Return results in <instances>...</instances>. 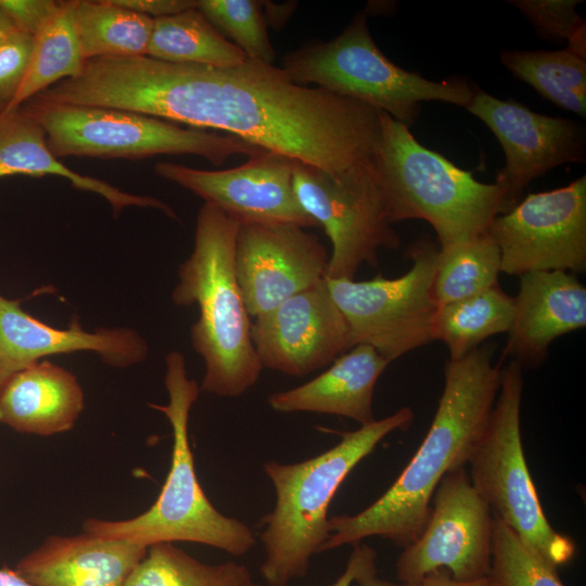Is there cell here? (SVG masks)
I'll return each instance as SVG.
<instances>
[{"instance_id":"21","label":"cell","mask_w":586,"mask_h":586,"mask_svg":"<svg viewBox=\"0 0 586 586\" xmlns=\"http://www.w3.org/2000/svg\"><path fill=\"white\" fill-rule=\"evenodd\" d=\"M388 365L372 346L357 344L313 380L272 393L268 404L278 412L333 415L366 425L375 420L374 388Z\"/></svg>"},{"instance_id":"25","label":"cell","mask_w":586,"mask_h":586,"mask_svg":"<svg viewBox=\"0 0 586 586\" xmlns=\"http://www.w3.org/2000/svg\"><path fill=\"white\" fill-rule=\"evenodd\" d=\"M514 314V297L496 284L440 306L434 318V340L446 344L449 359H458L488 337L508 333Z\"/></svg>"},{"instance_id":"24","label":"cell","mask_w":586,"mask_h":586,"mask_svg":"<svg viewBox=\"0 0 586 586\" xmlns=\"http://www.w3.org/2000/svg\"><path fill=\"white\" fill-rule=\"evenodd\" d=\"M146 55L170 63L231 67L249 58L198 9L153 20Z\"/></svg>"},{"instance_id":"29","label":"cell","mask_w":586,"mask_h":586,"mask_svg":"<svg viewBox=\"0 0 586 586\" xmlns=\"http://www.w3.org/2000/svg\"><path fill=\"white\" fill-rule=\"evenodd\" d=\"M249 569L234 561L204 563L174 543L148 547L126 586H250Z\"/></svg>"},{"instance_id":"4","label":"cell","mask_w":586,"mask_h":586,"mask_svg":"<svg viewBox=\"0 0 586 586\" xmlns=\"http://www.w3.org/2000/svg\"><path fill=\"white\" fill-rule=\"evenodd\" d=\"M413 418L412 409L403 407L341 433L336 445L313 458L295 463L265 462L276 496L260 533L265 558L259 570L268 586H286L306 575L313 556L330 536L328 511L341 484L386 435L407 430Z\"/></svg>"},{"instance_id":"19","label":"cell","mask_w":586,"mask_h":586,"mask_svg":"<svg viewBox=\"0 0 586 586\" xmlns=\"http://www.w3.org/2000/svg\"><path fill=\"white\" fill-rule=\"evenodd\" d=\"M514 305V319L502 356L522 368L539 366L556 339L586 326V289L568 271L520 276Z\"/></svg>"},{"instance_id":"3","label":"cell","mask_w":586,"mask_h":586,"mask_svg":"<svg viewBox=\"0 0 586 586\" xmlns=\"http://www.w3.org/2000/svg\"><path fill=\"white\" fill-rule=\"evenodd\" d=\"M239 227L237 219L204 203L196 216L193 251L179 266L171 293L175 304L199 307L191 342L205 365L200 388L226 398L244 394L263 370L235 272Z\"/></svg>"},{"instance_id":"6","label":"cell","mask_w":586,"mask_h":586,"mask_svg":"<svg viewBox=\"0 0 586 586\" xmlns=\"http://www.w3.org/2000/svg\"><path fill=\"white\" fill-rule=\"evenodd\" d=\"M375 166L392 224L423 219L446 249L487 232L502 214L495 183L477 181L440 153L423 146L402 122L380 111Z\"/></svg>"},{"instance_id":"28","label":"cell","mask_w":586,"mask_h":586,"mask_svg":"<svg viewBox=\"0 0 586 586\" xmlns=\"http://www.w3.org/2000/svg\"><path fill=\"white\" fill-rule=\"evenodd\" d=\"M504 66L540 95L582 117L586 115L585 58L565 50H505Z\"/></svg>"},{"instance_id":"17","label":"cell","mask_w":586,"mask_h":586,"mask_svg":"<svg viewBox=\"0 0 586 586\" xmlns=\"http://www.w3.org/2000/svg\"><path fill=\"white\" fill-rule=\"evenodd\" d=\"M330 255L318 238L291 224H240L235 272L251 317L267 313L326 277Z\"/></svg>"},{"instance_id":"15","label":"cell","mask_w":586,"mask_h":586,"mask_svg":"<svg viewBox=\"0 0 586 586\" xmlns=\"http://www.w3.org/2000/svg\"><path fill=\"white\" fill-rule=\"evenodd\" d=\"M291 157L265 151L244 164L224 170H203L161 162L155 173L191 191L243 222L318 227L301 206L293 187Z\"/></svg>"},{"instance_id":"30","label":"cell","mask_w":586,"mask_h":586,"mask_svg":"<svg viewBox=\"0 0 586 586\" xmlns=\"http://www.w3.org/2000/svg\"><path fill=\"white\" fill-rule=\"evenodd\" d=\"M500 252L486 232L469 241L441 249L433 278V295L440 306L462 300L498 284Z\"/></svg>"},{"instance_id":"8","label":"cell","mask_w":586,"mask_h":586,"mask_svg":"<svg viewBox=\"0 0 586 586\" xmlns=\"http://www.w3.org/2000/svg\"><path fill=\"white\" fill-rule=\"evenodd\" d=\"M46 132L55 157L141 160L193 154L220 166L233 155L266 150L227 133L186 128L151 115L99 106L50 103L31 98L20 106Z\"/></svg>"},{"instance_id":"2","label":"cell","mask_w":586,"mask_h":586,"mask_svg":"<svg viewBox=\"0 0 586 586\" xmlns=\"http://www.w3.org/2000/svg\"><path fill=\"white\" fill-rule=\"evenodd\" d=\"M493 344H482L447 361L437 409L418 450L374 502L356 514L329 518L330 536L320 552L372 536L406 548L420 536L438 483L467 468L488 424L502 368L493 362Z\"/></svg>"},{"instance_id":"14","label":"cell","mask_w":586,"mask_h":586,"mask_svg":"<svg viewBox=\"0 0 586 586\" xmlns=\"http://www.w3.org/2000/svg\"><path fill=\"white\" fill-rule=\"evenodd\" d=\"M466 109L493 131L504 150L506 164L496 178L502 214L520 202L535 178L562 164L585 162V128L576 120L535 113L476 85Z\"/></svg>"},{"instance_id":"13","label":"cell","mask_w":586,"mask_h":586,"mask_svg":"<svg viewBox=\"0 0 586 586\" xmlns=\"http://www.w3.org/2000/svg\"><path fill=\"white\" fill-rule=\"evenodd\" d=\"M493 519L467 469L447 473L433 494L423 531L396 561L397 578L415 583L442 569L460 582L489 576Z\"/></svg>"},{"instance_id":"36","label":"cell","mask_w":586,"mask_h":586,"mask_svg":"<svg viewBox=\"0 0 586 586\" xmlns=\"http://www.w3.org/2000/svg\"><path fill=\"white\" fill-rule=\"evenodd\" d=\"M63 1L0 0V9L14 29L35 37L60 11Z\"/></svg>"},{"instance_id":"26","label":"cell","mask_w":586,"mask_h":586,"mask_svg":"<svg viewBox=\"0 0 586 586\" xmlns=\"http://www.w3.org/2000/svg\"><path fill=\"white\" fill-rule=\"evenodd\" d=\"M75 24L85 60L146 55L153 18L115 0H76Z\"/></svg>"},{"instance_id":"5","label":"cell","mask_w":586,"mask_h":586,"mask_svg":"<svg viewBox=\"0 0 586 586\" xmlns=\"http://www.w3.org/2000/svg\"><path fill=\"white\" fill-rule=\"evenodd\" d=\"M164 382L168 403L150 404L167 418L173 435L170 467L157 498L148 510L130 519L89 518L82 523L84 532L145 547L157 543L190 542L235 557L243 556L255 545L253 530L243 521L216 509L195 472L189 419L201 388L195 380L188 377L181 353L167 354Z\"/></svg>"},{"instance_id":"34","label":"cell","mask_w":586,"mask_h":586,"mask_svg":"<svg viewBox=\"0 0 586 586\" xmlns=\"http://www.w3.org/2000/svg\"><path fill=\"white\" fill-rule=\"evenodd\" d=\"M34 37L14 30L0 39V114L16 97L28 69Z\"/></svg>"},{"instance_id":"31","label":"cell","mask_w":586,"mask_h":586,"mask_svg":"<svg viewBox=\"0 0 586 586\" xmlns=\"http://www.w3.org/2000/svg\"><path fill=\"white\" fill-rule=\"evenodd\" d=\"M489 576L496 586H564L558 569L523 544L496 517L493 519Z\"/></svg>"},{"instance_id":"22","label":"cell","mask_w":586,"mask_h":586,"mask_svg":"<svg viewBox=\"0 0 586 586\" xmlns=\"http://www.w3.org/2000/svg\"><path fill=\"white\" fill-rule=\"evenodd\" d=\"M84 408L78 379L48 360L18 371L0 391V423L18 433L51 436L67 432Z\"/></svg>"},{"instance_id":"32","label":"cell","mask_w":586,"mask_h":586,"mask_svg":"<svg viewBox=\"0 0 586 586\" xmlns=\"http://www.w3.org/2000/svg\"><path fill=\"white\" fill-rule=\"evenodd\" d=\"M260 8V2L253 0H200L198 4L203 15L249 59L272 64L275 51Z\"/></svg>"},{"instance_id":"39","label":"cell","mask_w":586,"mask_h":586,"mask_svg":"<svg viewBox=\"0 0 586 586\" xmlns=\"http://www.w3.org/2000/svg\"><path fill=\"white\" fill-rule=\"evenodd\" d=\"M355 572H356V562H355L354 557L351 555L344 572L330 586H351L354 583ZM250 586H264V585L256 584L253 582Z\"/></svg>"},{"instance_id":"20","label":"cell","mask_w":586,"mask_h":586,"mask_svg":"<svg viewBox=\"0 0 586 586\" xmlns=\"http://www.w3.org/2000/svg\"><path fill=\"white\" fill-rule=\"evenodd\" d=\"M148 547L87 532L47 537L16 564L35 586H126Z\"/></svg>"},{"instance_id":"33","label":"cell","mask_w":586,"mask_h":586,"mask_svg":"<svg viewBox=\"0 0 586 586\" xmlns=\"http://www.w3.org/2000/svg\"><path fill=\"white\" fill-rule=\"evenodd\" d=\"M581 0H513L545 40L568 41V50L585 58V20L576 12Z\"/></svg>"},{"instance_id":"16","label":"cell","mask_w":586,"mask_h":586,"mask_svg":"<svg viewBox=\"0 0 586 586\" xmlns=\"http://www.w3.org/2000/svg\"><path fill=\"white\" fill-rule=\"evenodd\" d=\"M251 336L263 369L294 377L321 369L352 348L326 277L255 317Z\"/></svg>"},{"instance_id":"37","label":"cell","mask_w":586,"mask_h":586,"mask_svg":"<svg viewBox=\"0 0 586 586\" xmlns=\"http://www.w3.org/2000/svg\"><path fill=\"white\" fill-rule=\"evenodd\" d=\"M115 2L153 20L178 14L198 8L199 4V1L194 0H115Z\"/></svg>"},{"instance_id":"9","label":"cell","mask_w":586,"mask_h":586,"mask_svg":"<svg viewBox=\"0 0 586 586\" xmlns=\"http://www.w3.org/2000/svg\"><path fill=\"white\" fill-rule=\"evenodd\" d=\"M522 369L512 360L501 368L497 398L468 461V474L493 515L558 569L574 557L576 546L548 522L526 464L521 438Z\"/></svg>"},{"instance_id":"27","label":"cell","mask_w":586,"mask_h":586,"mask_svg":"<svg viewBox=\"0 0 586 586\" xmlns=\"http://www.w3.org/2000/svg\"><path fill=\"white\" fill-rule=\"evenodd\" d=\"M75 2L63 1L58 14L34 37L25 79L3 113L18 109L40 92L81 72L86 60L76 30Z\"/></svg>"},{"instance_id":"7","label":"cell","mask_w":586,"mask_h":586,"mask_svg":"<svg viewBox=\"0 0 586 586\" xmlns=\"http://www.w3.org/2000/svg\"><path fill=\"white\" fill-rule=\"evenodd\" d=\"M366 17V11L360 12L335 38L290 52L281 68L294 84H316L383 111L408 127L423 101L468 106L474 85L463 77L434 81L399 67L379 49Z\"/></svg>"},{"instance_id":"35","label":"cell","mask_w":586,"mask_h":586,"mask_svg":"<svg viewBox=\"0 0 586 586\" xmlns=\"http://www.w3.org/2000/svg\"><path fill=\"white\" fill-rule=\"evenodd\" d=\"M353 546L351 555L356 562L354 582L358 586H496L491 576L472 582H460L453 578L446 570L432 572L419 582L395 584L378 576L377 552L373 548L361 542Z\"/></svg>"},{"instance_id":"23","label":"cell","mask_w":586,"mask_h":586,"mask_svg":"<svg viewBox=\"0 0 586 586\" xmlns=\"http://www.w3.org/2000/svg\"><path fill=\"white\" fill-rule=\"evenodd\" d=\"M11 175L59 176L78 190L102 196L115 215L128 206H138L157 208L176 218L174 211L155 198L125 192L65 166L50 151L43 128L21 107L0 114V178Z\"/></svg>"},{"instance_id":"10","label":"cell","mask_w":586,"mask_h":586,"mask_svg":"<svg viewBox=\"0 0 586 586\" xmlns=\"http://www.w3.org/2000/svg\"><path fill=\"white\" fill-rule=\"evenodd\" d=\"M438 246L424 234L408 249L411 268L394 279L326 278L349 330L351 347L372 346L388 364L434 341L433 278Z\"/></svg>"},{"instance_id":"38","label":"cell","mask_w":586,"mask_h":586,"mask_svg":"<svg viewBox=\"0 0 586 586\" xmlns=\"http://www.w3.org/2000/svg\"><path fill=\"white\" fill-rule=\"evenodd\" d=\"M0 586H35L22 575H20L16 570H12L8 566L0 568Z\"/></svg>"},{"instance_id":"11","label":"cell","mask_w":586,"mask_h":586,"mask_svg":"<svg viewBox=\"0 0 586 586\" xmlns=\"http://www.w3.org/2000/svg\"><path fill=\"white\" fill-rule=\"evenodd\" d=\"M293 187L331 241L326 278L354 280L362 264L378 265L380 247L398 249L374 160L335 173L294 161Z\"/></svg>"},{"instance_id":"18","label":"cell","mask_w":586,"mask_h":586,"mask_svg":"<svg viewBox=\"0 0 586 586\" xmlns=\"http://www.w3.org/2000/svg\"><path fill=\"white\" fill-rule=\"evenodd\" d=\"M93 352L116 368L143 361L148 344L129 328H100L88 332L78 320L58 329L27 314L20 301L0 294V391L18 371L51 355Z\"/></svg>"},{"instance_id":"40","label":"cell","mask_w":586,"mask_h":586,"mask_svg":"<svg viewBox=\"0 0 586 586\" xmlns=\"http://www.w3.org/2000/svg\"><path fill=\"white\" fill-rule=\"evenodd\" d=\"M14 27L11 24L8 16L4 14V12L0 9V39L9 35L10 33L14 31Z\"/></svg>"},{"instance_id":"1","label":"cell","mask_w":586,"mask_h":586,"mask_svg":"<svg viewBox=\"0 0 586 586\" xmlns=\"http://www.w3.org/2000/svg\"><path fill=\"white\" fill-rule=\"evenodd\" d=\"M74 104L212 128L327 171L374 160L380 111L294 84L281 67L247 59L231 67L148 55L91 59L69 82Z\"/></svg>"},{"instance_id":"12","label":"cell","mask_w":586,"mask_h":586,"mask_svg":"<svg viewBox=\"0 0 586 586\" xmlns=\"http://www.w3.org/2000/svg\"><path fill=\"white\" fill-rule=\"evenodd\" d=\"M487 233L500 252V271L586 270V177L565 187L530 193L496 216Z\"/></svg>"}]
</instances>
